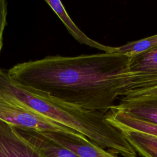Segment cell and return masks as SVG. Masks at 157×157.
I'll return each mask as SVG.
<instances>
[{
  "mask_svg": "<svg viewBox=\"0 0 157 157\" xmlns=\"http://www.w3.org/2000/svg\"><path fill=\"white\" fill-rule=\"evenodd\" d=\"M126 140L143 157H157V138L140 132L122 131Z\"/></svg>",
  "mask_w": 157,
  "mask_h": 157,
  "instance_id": "obj_11",
  "label": "cell"
},
{
  "mask_svg": "<svg viewBox=\"0 0 157 157\" xmlns=\"http://www.w3.org/2000/svg\"><path fill=\"white\" fill-rule=\"evenodd\" d=\"M130 57L117 53L47 56L8 69L18 84L86 109L106 113L123 97Z\"/></svg>",
  "mask_w": 157,
  "mask_h": 157,
  "instance_id": "obj_1",
  "label": "cell"
},
{
  "mask_svg": "<svg viewBox=\"0 0 157 157\" xmlns=\"http://www.w3.org/2000/svg\"><path fill=\"white\" fill-rule=\"evenodd\" d=\"M80 157H118L81 134L63 132H40Z\"/></svg>",
  "mask_w": 157,
  "mask_h": 157,
  "instance_id": "obj_5",
  "label": "cell"
},
{
  "mask_svg": "<svg viewBox=\"0 0 157 157\" xmlns=\"http://www.w3.org/2000/svg\"><path fill=\"white\" fill-rule=\"evenodd\" d=\"M157 97V86L148 89L147 90L136 93L125 97L124 98H153Z\"/></svg>",
  "mask_w": 157,
  "mask_h": 157,
  "instance_id": "obj_14",
  "label": "cell"
},
{
  "mask_svg": "<svg viewBox=\"0 0 157 157\" xmlns=\"http://www.w3.org/2000/svg\"><path fill=\"white\" fill-rule=\"evenodd\" d=\"M123 97L157 86V48L130 57Z\"/></svg>",
  "mask_w": 157,
  "mask_h": 157,
  "instance_id": "obj_4",
  "label": "cell"
},
{
  "mask_svg": "<svg viewBox=\"0 0 157 157\" xmlns=\"http://www.w3.org/2000/svg\"><path fill=\"white\" fill-rule=\"evenodd\" d=\"M15 128L26 140L36 148L42 157H80L76 153L57 144L39 132Z\"/></svg>",
  "mask_w": 157,
  "mask_h": 157,
  "instance_id": "obj_8",
  "label": "cell"
},
{
  "mask_svg": "<svg viewBox=\"0 0 157 157\" xmlns=\"http://www.w3.org/2000/svg\"><path fill=\"white\" fill-rule=\"evenodd\" d=\"M0 99L26 107L71 128L111 153L137 156L123 132L106 120L105 113L74 105L21 85L11 79L8 69H0Z\"/></svg>",
  "mask_w": 157,
  "mask_h": 157,
  "instance_id": "obj_2",
  "label": "cell"
},
{
  "mask_svg": "<svg viewBox=\"0 0 157 157\" xmlns=\"http://www.w3.org/2000/svg\"><path fill=\"white\" fill-rule=\"evenodd\" d=\"M114 107L140 119L157 124V97L124 98Z\"/></svg>",
  "mask_w": 157,
  "mask_h": 157,
  "instance_id": "obj_10",
  "label": "cell"
},
{
  "mask_svg": "<svg viewBox=\"0 0 157 157\" xmlns=\"http://www.w3.org/2000/svg\"><path fill=\"white\" fill-rule=\"evenodd\" d=\"M45 2L59 18L68 32L79 43L86 45L90 47L98 49L105 53H117V47L108 46L100 44L97 41L88 37L83 32H82L71 18L60 1L46 0Z\"/></svg>",
  "mask_w": 157,
  "mask_h": 157,
  "instance_id": "obj_9",
  "label": "cell"
},
{
  "mask_svg": "<svg viewBox=\"0 0 157 157\" xmlns=\"http://www.w3.org/2000/svg\"><path fill=\"white\" fill-rule=\"evenodd\" d=\"M156 48L157 34L137 40L129 42L120 47H118L117 53L132 57Z\"/></svg>",
  "mask_w": 157,
  "mask_h": 157,
  "instance_id": "obj_12",
  "label": "cell"
},
{
  "mask_svg": "<svg viewBox=\"0 0 157 157\" xmlns=\"http://www.w3.org/2000/svg\"><path fill=\"white\" fill-rule=\"evenodd\" d=\"M113 106L105 113L106 120L112 125L121 132H140L157 138V124L134 117Z\"/></svg>",
  "mask_w": 157,
  "mask_h": 157,
  "instance_id": "obj_7",
  "label": "cell"
},
{
  "mask_svg": "<svg viewBox=\"0 0 157 157\" xmlns=\"http://www.w3.org/2000/svg\"><path fill=\"white\" fill-rule=\"evenodd\" d=\"M0 120L15 127L39 132H63L80 134L26 107L1 99Z\"/></svg>",
  "mask_w": 157,
  "mask_h": 157,
  "instance_id": "obj_3",
  "label": "cell"
},
{
  "mask_svg": "<svg viewBox=\"0 0 157 157\" xmlns=\"http://www.w3.org/2000/svg\"><path fill=\"white\" fill-rule=\"evenodd\" d=\"M0 157L42 156L14 126L0 120Z\"/></svg>",
  "mask_w": 157,
  "mask_h": 157,
  "instance_id": "obj_6",
  "label": "cell"
},
{
  "mask_svg": "<svg viewBox=\"0 0 157 157\" xmlns=\"http://www.w3.org/2000/svg\"><path fill=\"white\" fill-rule=\"evenodd\" d=\"M7 2L5 0H0V53L3 46V33L7 25Z\"/></svg>",
  "mask_w": 157,
  "mask_h": 157,
  "instance_id": "obj_13",
  "label": "cell"
}]
</instances>
